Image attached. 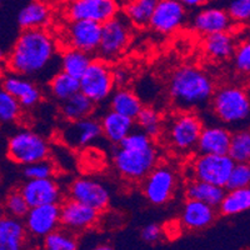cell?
Here are the masks:
<instances>
[{
	"label": "cell",
	"mask_w": 250,
	"mask_h": 250,
	"mask_svg": "<svg viewBox=\"0 0 250 250\" xmlns=\"http://www.w3.org/2000/svg\"><path fill=\"white\" fill-rule=\"evenodd\" d=\"M58 57L54 37L43 29H23L5 59L10 73L34 78L44 75Z\"/></svg>",
	"instance_id": "6da1fadb"
},
{
	"label": "cell",
	"mask_w": 250,
	"mask_h": 250,
	"mask_svg": "<svg viewBox=\"0 0 250 250\" xmlns=\"http://www.w3.org/2000/svg\"><path fill=\"white\" fill-rule=\"evenodd\" d=\"M158 162L159 151L154 139L139 129H134L113 151L114 168L128 182H142Z\"/></svg>",
	"instance_id": "7a4b0ae2"
},
{
	"label": "cell",
	"mask_w": 250,
	"mask_h": 250,
	"mask_svg": "<svg viewBox=\"0 0 250 250\" xmlns=\"http://www.w3.org/2000/svg\"><path fill=\"white\" fill-rule=\"evenodd\" d=\"M215 89L213 78L194 65L175 69L168 83L169 99L178 110H196L207 106Z\"/></svg>",
	"instance_id": "3957f363"
},
{
	"label": "cell",
	"mask_w": 250,
	"mask_h": 250,
	"mask_svg": "<svg viewBox=\"0 0 250 250\" xmlns=\"http://www.w3.org/2000/svg\"><path fill=\"white\" fill-rule=\"evenodd\" d=\"M204 122L195 110H178L164 119L160 137L165 145L178 155H188L196 150Z\"/></svg>",
	"instance_id": "277c9868"
},
{
	"label": "cell",
	"mask_w": 250,
	"mask_h": 250,
	"mask_svg": "<svg viewBox=\"0 0 250 250\" xmlns=\"http://www.w3.org/2000/svg\"><path fill=\"white\" fill-rule=\"evenodd\" d=\"M214 117L225 124H235L247 119L250 114L248 91L235 84H227L215 89L210 99Z\"/></svg>",
	"instance_id": "5b68a950"
},
{
	"label": "cell",
	"mask_w": 250,
	"mask_h": 250,
	"mask_svg": "<svg viewBox=\"0 0 250 250\" xmlns=\"http://www.w3.org/2000/svg\"><path fill=\"white\" fill-rule=\"evenodd\" d=\"M49 155L50 145L48 140L31 129H18L6 142V156L10 162L21 167L48 159Z\"/></svg>",
	"instance_id": "8992f818"
},
{
	"label": "cell",
	"mask_w": 250,
	"mask_h": 250,
	"mask_svg": "<svg viewBox=\"0 0 250 250\" xmlns=\"http://www.w3.org/2000/svg\"><path fill=\"white\" fill-rule=\"evenodd\" d=\"M80 93L97 105L106 102L115 89L113 68L105 60L93 59L85 73L79 79Z\"/></svg>",
	"instance_id": "52a82bcc"
},
{
	"label": "cell",
	"mask_w": 250,
	"mask_h": 250,
	"mask_svg": "<svg viewBox=\"0 0 250 250\" xmlns=\"http://www.w3.org/2000/svg\"><path fill=\"white\" fill-rule=\"evenodd\" d=\"M131 40V25L124 15L102 24V37L97 54L105 62H115L125 53Z\"/></svg>",
	"instance_id": "ba28073f"
},
{
	"label": "cell",
	"mask_w": 250,
	"mask_h": 250,
	"mask_svg": "<svg viewBox=\"0 0 250 250\" xmlns=\"http://www.w3.org/2000/svg\"><path fill=\"white\" fill-rule=\"evenodd\" d=\"M178 189V175L169 164H156L153 170L142 180L145 199L151 205L162 207L174 198Z\"/></svg>",
	"instance_id": "9c48e42d"
},
{
	"label": "cell",
	"mask_w": 250,
	"mask_h": 250,
	"mask_svg": "<svg viewBox=\"0 0 250 250\" xmlns=\"http://www.w3.org/2000/svg\"><path fill=\"white\" fill-rule=\"evenodd\" d=\"M234 164L235 162L228 154H199L188 165L190 174L189 179H198L225 188Z\"/></svg>",
	"instance_id": "30bf717a"
},
{
	"label": "cell",
	"mask_w": 250,
	"mask_h": 250,
	"mask_svg": "<svg viewBox=\"0 0 250 250\" xmlns=\"http://www.w3.org/2000/svg\"><path fill=\"white\" fill-rule=\"evenodd\" d=\"M118 0H68L62 9L68 21L90 20L104 24L119 14Z\"/></svg>",
	"instance_id": "8fae6325"
},
{
	"label": "cell",
	"mask_w": 250,
	"mask_h": 250,
	"mask_svg": "<svg viewBox=\"0 0 250 250\" xmlns=\"http://www.w3.org/2000/svg\"><path fill=\"white\" fill-rule=\"evenodd\" d=\"M68 195L70 199L88 205L99 213L105 210L111 199L110 191L104 183L88 176H80L73 180L69 184Z\"/></svg>",
	"instance_id": "7c38bea8"
},
{
	"label": "cell",
	"mask_w": 250,
	"mask_h": 250,
	"mask_svg": "<svg viewBox=\"0 0 250 250\" xmlns=\"http://www.w3.org/2000/svg\"><path fill=\"white\" fill-rule=\"evenodd\" d=\"M188 20V9L178 0H159L149 23L156 34L171 35L179 31Z\"/></svg>",
	"instance_id": "4fadbf2b"
},
{
	"label": "cell",
	"mask_w": 250,
	"mask_h": 250,
	"mask_svg": "<svg viewBox=\"0 0 250 250\" xmlns=\"http://www.w3.org/2000/svg\"><path fill=\"white\" fill-rule=\"evenodd\" d=\"M100 213L73 199L60 203V227L74 234L84 233L98 224Z\"/></svg>",
	"instance_id": "5bb4252c"
},
{
	"label": "cell",
	"mask_w": 250,
	"mask_h": 250,
	"mask_svg": "<svg viewBox=\"0 0 250 250\" xmlns=\"http://www.w3.org/2000/svg\"><path fill=\"white\" fill-rule=\"evenodd\" d=\"M102 37V24L90 20L69 21L64 31V40L69 48L79 49L88 54L98 51Z\"/></svg>",
	"instance_id": "9a60e30c"
},
{
	"label": "cell",
	"mask_w": 250,
	"mask_h": 250,
	"mask_svg": "<svg viewBox=\"0 0 250 250\" xmlns=\"http://www.w3.org/2000/svg\"><path fill=\"white\" fill-rule=\"evenodd\" d=\"M103 137L100 120L91 117L75 122H66L60 131V139L71 149H84Z\"/></svg>",
	"instance_id": "2e32d148"
},
{
	"label": "cell",
	"mask_w": 250,
	"mask_h": 250,
	"mask_svg": "<svg viewBox=\"0 0 250 250\" xmlns=\"http://www.w3.org/2000/svg\"><path fill=\"white\" fill-rule=\"evenodd\" d=\"M23 222L33 240H43L60 228V204L29 208Z\"/></svg>",
	"instance_id": "e0dca14e"
},
{
	"label": "cell",
	"mask_w": 250,
	"mask_h": 250,
	"mask_svg": "<svg viewBox=\"0 0 250 250\" xmlns=\"http://www.w3.org/2000/svg\"><path fill=\"white\" fill-rule=\"evenodd\" d=\"M0 86L19 102L23 109H34L43 100V90L30 78L9 71L0 79Z\"/></svg>",
	"instance_id": "ac0fdd59"
},
{
	"label": "cell",
	"mask_w": 250,
	"mask_h": 250,
	"mask_svg": "<svg viewBox=\"0 0 250 250\" xmlns=\"http://www.w3.org/2000/svg\"><path fill=\"white\" fill-rule=\"evenodd\" d=\"M29 207L46 204H60L62 202V190L54 178L46 179H26L19 188Z\"/></svg>",
	"instance_id": "d6986e66"
},
{
	"label": "cell",
	"mask_w": 250,
	"mask_h": 250,
	"mask_svg": "<svg viewBox=\"0 0 250 250\" xmlns=\"http://www.w3.org/2000/svg\"><path fill=\"white\" fill-rule=\"evenodd\" d=\"M234 21L230 19L228 12L218 6H203L191 17L190 28L196 34L208 35L231 31Z\"/></svg>",
	"instance_id": "ffe728a7"
},
{
	"label": "cell",
	"mask_w": 250,
	"mask_h": 250,
	"mask_svg": "<svg viewBox=\"0 0 250 250\" xmlns=\"http://www.w3.org/2000/svg\"><path fill=\"white\" fill-rule=\"evenodd\" d=\"M31 240L23 219L6 214L0 218V250H30Z\"/></svg>",
	"instance_id": "44dd1931"
},
{
	"label": "cell",
	"mask_w": 250,
	"mask_h": 250,
	"mask_svg": "<svg viewBox=\"0 0 250 250\" xmlns=\"http://www.w3.org/2000/svg\"><path fill=\"white\" fill-rule=\"evenodd\" d=\"M216 218L215 208L195 199L184 202L180 211V222L188 230H203L210 227Z\"/></svg>",
	"instance_id": "7402d4cb"
},
{
	"label": "cell",
	"mask_w": 250,
	"mask_h": 250,
	"mask_svg": "<svg viewBox=\"0 0 250 250\" xmlns=\"http://www.w3.org/2000/svg\"><path fill=\"white\" fill-rule=\"evenodd\" d=\"M231 133L220 125H208L200 133L196 151L199 154H228L230 145Z\"/></svg>",
	"instance_id": "603a6c76"
},
{
	"label": "cell",
	"mask_w": 250,
	"mask_h": 250,
	"mask_svg": "<svg viewBox=\"0 0 250 250\" xmlns=\"http://www.w3.org/2000/svg\"><path fill=\"white\" fill-rule=\"evenodd\" d=\"M100 126L103 137L113 145H118L135 129V122L109 109L100 118Z\"/></svg>",
	"instance_id": "cb8c5ba5"
},
{
	"label": "cell",
	"mask_w": 250,
	"mask_h": 250,
	"mask_svg": "<svg viewBox=\"0 0 250 250\" xmlns=\"http://www.w3.org/2000/svg\"><path fill=\"white\" fill-rule=\"evenodd\" d=\"M53 9L46 0H31L18 13V24L21 29H43L50 23Z\"/></svg>",
	"instance_id": "d4e9b609"
},
{
	"label": "cell",
	"mask_w": 250,
	"mask_h": 250,
	"mask_svg": "<svg viewBox=\"0 0 250 250\" xmlns=\"http://www.w3.org/2000/svg\"><path fill=\"white\" fill-rule=\"evenodd\" d=\"M236 39L231 31H223L205 37L203 49L207 55L213 62H225L233 57L235 51Z\"/></svg>",
	"instance_id": "484cf974"
},
{
	"label": "cell",
	"mask_w": 250,
	"mask_h": 250,
	"mask_svg": "<svg viewBox=\"0 0 250 250\" xmlns=\"http://www.w3.org/2000/svg\"><path fill=\"white\" fill-rule=\"evenodd\" d=\"M184 193L188 199L199 200L208 205L218 208L224 198L225 188L198 179H189L185 184Z\"/></svg>",
	"instance_id": "4316f807"
},
{
	"label": "cell",
	"mask_w": 250,
	"mask_h": 250,
	"mask_svg": "<svg viewBox=\"0 0 250 250\" xmlns=\"http://www.w3.org/2000/svg\"><path fill=\"white\" fill-rule=\"evenodd\" d=\"M108 100L110 110L117 111V113L133 120L137 118V115L143 108V103L140 98L133 90L125 88V86H119L118 89H114Z\"/></svg>",
	"instance_id": "83f0119b"
},
{
	"label": "cell",
	"mask_w": 250,
	"mask_h": 250,
	"mask_svg": "<svg viewBox=\"0 0 250 250\" xmlns=\"http://www.w3.org/2000/svg\"><path fill=\"white\" fill-rule=\"evenodd\" d=\"M59 110L60 115L66 122H75L91 117L95 110V104L84 94L78 91L77 94L60 103Z\"/></svg>",
	"instance_id": "f1b7e54d"
},
{
	"label": "cell",
	"mask_w": 250,
	"mask_h": 250,
	"mask_svg": "<svg viewBox=\"0 0 250 250\" xmlns=\"http://www.w3.org/2000/svg\"><path fill=\"white\" fill-rule=\"evenodd\" d=\"M91 60H93L91 55L85 53V51L66 46L60 53V70L71 75V77L77 78V79H80V77L85 73L88 66L90 65Z\"/></svg>",
	"instance_id": "f546056e"
},
{
	"label": "cell",
	"mask_w": 250,
	"mask_h": 250,
	"mask_svg": "<svg viewBox=\"0 0 250 250\" xmlns=\"http://www.w3.org/2000/svg\"><path fill=\"white\" fill-rule=\"evenodd\" d=\"M159 0H129L124 8V17L131 26L144 29L149 26Z\"/></svg>",
	"instance_id": "4dcf8cb0"
},
{
	"label": "cell",
	"mask_w": 250,
	"mask_h": 250,
	"mask_svg": "<svg viewBox=\"0 0 250 250\" xmlns=\"http://www.w3.org/2000/svg\"><path fill=\"white\" fill-rule=\"evenodd\" d=\"M80 91L79 79L59 70L51 75L48 82V93L57 102L62 103Z\"/></svg>",
	"instance_id": "1f68e13d"
},
{
	"label": "cell",
	"mask_w": 250,
	"mask_h": 250,
	"mask_svg": "<svg viewBox=\"0 0 250 250\" xmlns=\"http://www.w3.org/2000/svg\"><path fill=\"white\" fill-rule=\"evenodd\" d=\"M218 208L225 216L238 215L250 210V187L228 189Z\"/></svg>",
	"instance_id": "d6a6232c"
},
{
	"label": "cell",
	"mask_w": 250,
	"mask_h": 250,
	"mask_svg": "<svg viewBox=\"0 0 250 250\" xmlns=\"http://www.w3.org/2000/svg\"><path fill=\"white\" fill-rule=\"evenodd\" d=\"M134 122H135L139 130L155 139V138H159L160 134H162L164 118L160 114V111L154 106L143 105L142 110L139 111Z\"/></svg>",
	"instance_id": "836d02e7"
},
{
	"label": "cell",
	"mask_w": 250,
	"mask_h": 250,
	"mask_svg": "<svg viewBox=\"0 0 250 250\" xmlns=\"http://www.w3.org/2000/svg\"><path fill=\"white\" fill-rule=\"evenodd\" d=\"M77 234L59 228L42 240V250H78Z\"/></svg>",
	"instance_id": "e575fe53"
},
{
	"label": "cell",
	"mask_w": 250,
	"mask_h": 250,
	"mask_svg": "<svg viewBox=\"0 0 250 250\" xmlns=\"http://www.w3.org/2000/svg\"><path fill=\"white\" fill-rule=\"evenodd\" d=\"M23 110L19 102L0 86V125L18 123L23 115Z\"/></svg>",
	"instance_id": "d590c367"
},
{
	"label": "cell",
	"mask_w": 250,
	"mask_h": 250,
	"mask_svg": "<svg viewBox=\"0 0 250 250\" xmlns=\"http://www.w3.org/2000/svg\"><path fill=\"white\" fill-rule=\"evenodd\" d=\"M228 155L235 163H248L250 160V130L243 129L231 133Z\"/></svg>",
	"instance_id": "8d00e7d4"
},
{
	"label": "cell",
	"mask_w": 250,
	"mask_h": 250,
	"mask_svg": "<svg viewBox=\"0 0 250 250\" xmlns=\"http://www.w3.org/2000/svg\"><path fill=\"white\" fill-rule=\"evenodd\" d=\"M1 207H3L4 214L18 219H24L30 208L19 189H13L12 191H9Z\"/></svg>",
	"instance_id": "74e56055"
},
{
	"label": "cell",
	"mask_w": 250,
	"mask_h": 250,
	"mask_svg": "<svg viewBox=\"0 0 250 250\" xmlns=\"http://www.w3.org/2000/svg\"><path fill=\"white\" fill-rule=\"evenodd\" d=\"M57 173V167L50 159H44L33 164L25 165L23 169V175L25 179H46L54 178Z\"/></svg>",
	"instance_id": "f35d334b"
},
{
	"label": "cell",
	"mask_w": 250,
	"mask_h": 250,
	"mask_svg": "<svg viewBox=\"0 0 250 250\" xmlns=\"http://www.w3.org/2000/svg\"><path fill=\"white\" fill-rule=\"evenodd\" d=\"M250 187V165L249 163H235L228 179L227 189H239Z\"/></svg>",
	"instance_id": "ab89813d"
},
{
	"label": "cell",
	"mask_w": 250,
	"mask_h": 250,
	"mask_svg": "<svg viewBox=\"0 0 250 250\" xmlns=\"http://www.w3.org/2000/svg\"><path fill=\"white\" fill-rule=\"evenodd\" d=\"M233 62L236 71L240 74H250V38L243 40L236 45L233 54Z\"/></svg>",
	"instance_id": "60d3db41"
},
{
	"label": "cell",
	"mask_w": 250,
	"mask_h": 250,
	"mask_svg": "<svg viewBox=\"0 0 250 250\" xmlns=\"http://www.w3.org/2000/svg\"><path fill=\"white\" fill-rule=\"evenodd\" d=\"M225 10L234 23L245 24L250 21V0H229Z\"/></svg>",
	"instance_id": "b9f144b4"
},
{
	"label": "cell",
	"mask_w": 250,
	"mask_h": 250,
	"mask_svg": "<svg viewBox=\"0 0 250 250\" xmlns=\"http://www.w3.org/2000/svg\"><path fill=\"white\" fill-rule=\"evenodd\" d=\"M140 236L145 243L148 244H155L163 238V229L159 224L156 223H150L145 225L140 231Z\"/></svg>",
	"instance_id": "7bdbcfd3"
},
{
	"label": "cell",
	"mask_w": 250,
	"mask_h": 250,
	"mask_svg": "<svg viewBox=\"0 0 250 250\" xmlns=\"http://www.w3.org/2000/svg\"><path fill=\"white\" fill-rule=\"evenodd\" d=\"M113 75H114V82H115V85L119 84V86H124L125 83L128 82L129 74L125 71V69H113Z\"/></svg>",
	"instance_id": "ee69618b"
},
{
	"label": "cell",
	"mask_w": 250,
	"mask_h": 250,
	"mask_svg": "<svg viewBox=\"0 0 250 250\" xmlns=\"http://www.w3.org/2000/svg\"><path fill=\"white\" fill-rule=\"evenodd\" d=\"M187 9H199L207 5L211 0H178Z\"/></svg>",
	"instance_id": "f6af8a7d"
},
{
	"label": "cell",
	"mask_w": 250,
	"mask_h": 250,
	"mask_svg": "<svg viewBox=\"0 0 250 250\" xmlns=\"http://www.w3.org/2000/svg\"><path fill=\"white\" fill-rule=\"evenodd\" d=\"M89 250H114V249L111 247H109V245H98V247H94Z\"/></svg>",
	"instance_id": "bcb514c9"
},
{
	"label": "cell",
	"mask_w": 250,
	"mask_h": 250,
	"mask_svg": "<svg viewBox=\"0 0 250 250\" xmlns=\"http://www.w3.org/2000/svg\"><path fill=\"white\" fill-rule=\"evenodd\" d=\"M5 55H4V51H3V49L0 48V65H1V64H3L4 62H5Z\"/></svg>",
	"instance_id": "7dc6e473"
},
{
	"label": "cell",
	"mask_w": 250,
	"mask_h": 250,
	"mask_svg": "<svg viewBox=\"0 0 250 250\" xmlns=\"http://www.w3.org/2000/svg\"><path fill=\"white\" fill-rule=\"evenodd\" d=\"M4 215V210H3V207H1V205H0V218H1V216Z\"/></svg>",
	"instance_id": "c3c4849f"
},
{
	"label": "cell",
	"mask_w": 250,
	"mask_h": 250,
	"mask_svg": "<svg viewBox=\"0 0 250 250\" xmlns=\"http://www.w3.org/2000/svg\"><path fill=\"white\" fill-rule=\"evenodd\" d=\"M248 163H249V165H250V160H249V162H248Z\"/></svg>",
	"instance_id": "681fc988"
},
{
	"label": "cell",
	"mask_w": 250,
	"mask_h": 250,
	"mask_svg": "<svg viewBox=\"0 0 250 250\" xmlns=\"http://www.w3.org/2000/svg\"><path fill=\"white\" fill-rule=\"evenodd\" d=\"M0 3H1V0H0Z\"/></svg>",
	"instance_id": "f907efd6"
}]
</instances>
